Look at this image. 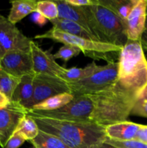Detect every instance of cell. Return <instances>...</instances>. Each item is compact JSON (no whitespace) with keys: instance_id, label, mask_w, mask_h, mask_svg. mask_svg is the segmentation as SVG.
I'll return each mask as SVG.
<instances>
[{"instance_id":"6da1fadb","label":"cell","mask_w":147,"mask_h":148,"mask_svg":"<svg viewBox=\"0 0 147 148\" xmlns=\"http://www.w3.org/2000/svg\"><path fill=\"white\" fill-rule=\"evenodd\" d=\"M39 130L59 137L69 148H89L105 141V127L93 121H61L30 115Z\"/></svg>"},{"instance_id":"7a4b0ae2","label":"cell","mask_w":147,"mask_h":148,"mask_svg":"<svg viewBox=\"0 0 147 148\" xmlns=\"http://www.w3.org/2000/svg\"><path fill=\"white\" fill-rule=\"evenodd\" d=\"M89 97L93 103L91 121L105 127L126 121L138 98L136 93L125 88L118 80Z\"/></svg>"},{"instance_id":"3957f363","label":"cell","mask_w":147,"mask_h":148,"mask_svg":"<svg viewBox=\"0 0 147 148\" xmlns=\"http://www.w3.org/2000/svg\"><path fill=\"white\" fill-rule=\"evenodd\" d=\"M117 80L139 98L147 85V60L140 40H128L120 52Z\"/></svg>"},{"instance_id":"277c9868","label":"cell","mask_w":147,"mask_h":148,"mask_svg":"<svg viewBox=\"0 0 147 148\" xmlns=\"http://www.w3.org/2000/svg\"><path fill=\"white\" fill-rule=\"evenodd\" d=\"M90 31L98 41L123 47L128 41L124 23L112 11L95 0L91 6L81 7Z\"/></svg>"},{"instance_id":"5b68a950","label":"cell","mask_w":147,"mask_h":148,"mask_svg":"<svg viewBox=\"0 0 147 148\" xmlns=\"http://www.w3.org/2000/svg\"><path fill=\"white\" fill-rule=\"evenodd\" d=\"M35 38L50 39L53 41L63 43V45L75 46L81 49L85 56H89L94 59H103L108 62V63L112 62L110 58L115 53L120 54L122 48L110 43L95 41L73 36L54 27H52L43 34L37 35Z\"/></svg>"},{"instance_id":"8992f818","label":"cell","mask_w":147,"mask_h":148,"mask_svg":"<svg viewBox=\"0 0 147 148\" xmlns=\"http://www.w3.org/2000/svg\"><path fill=\"white\" fill-rule=\"evenodd\" d=\"M118 78V62H109L99 66L91 76L77 81L67 82L71 94L74 96L90 95L104 90L112 85Z\"/></svg>"},{"instance_id":"52a82bcc","label":"cell","mask_w":147,"mask_h":148,"mask_svg":"<svg viewBox=\"0 0 147 148\" xmlns=\"http://www.w3.org/2000/svg\"><path fill=\"white\" fill-rule=\"evenodd\" d=\"M93 103L89 95L74 96V99L64 106L53 111H34L27 109V114L46 117L61 121H91Z\"/></svg>"},{"instance_id":"ba28073f","label":"cell","mask_w":147,"mask_h":148,"mask_svg":"<svg viewBox=\"0 0 147 148\" xmlns=\"http://www.w3.org/2000/svg\"><path fill=\"white\" fill-rule=\"evenodd\" d=\"M65 92L71 93L70 88L66 81L57 77L35 73L33 98L25 108L30 109L47 98Z\"/></svg>"},{"instance_id":"9c48e42d","label":"cell","mask_w":147,"mask_h":148,"mask_svg":"<svg viewBox=\"0 0 147 148\" xmlns=\"http://www.w3.org/2000/svg\"><path fill=\"white\" fill-rule=\"evenodd\" d=\"M31 41L7 17L0 14V59L14 51H28Z\"/></svg>"},{"instance_id":"30bf717a","label":"cell","mask_w":147,"mask_h":148,"mask_svg":"<svg viewBox=\"0 0 147 148\" xmlns=\"http://www.w3.org/2000/svg\"><path fill=\"white\" fill-rule=\"evenodd\" d=\"M27 113V108L14 101H11L6 108L0 109V146L1 147H4Z\"/></svg>"},{"instance_id":"8fae6325","label":"cell","mask_w":147,"mask_h":148,"mask_svg":"<svg viewBox=\"0 0 147 148\" xmlns=\"http://www.w3.org/2000/svg\"><path fill=\"white\" fill-rule=\"evenodd\" d=\"M0 69L15 77L33 73V65L30 51H14L0 59Z\"/></svg>"},{"instance_id":"7c38bea8","label":"cell","mask_w":147,"mask_h":148,"mask_svg":"<svg viewBox=\"0 0 147 148\" xmlns=\"http://www.w3.org/2000/svg\"><path fill=\"white\" fill-rule=\"evenodd\" d=\"M30 51L35 73L59 77L64 67L60 66L56 62L53 54L47 51L43 50L33 40L30 42Z\"/></svg>"},{"instance_id":"4fadbf2b","label":"cell","mask_w":147,"mask_h":148,"mask_svg":"<svg viewBox=\"0 0 147 148\" xmlns=\"http://www.w3.org/2000/svg\"><path fill=\"white\" fill-rule=\"evenodd\" d=\"M147 15V0H138L125 21V34L130 40H141L145 31Z\"/></svg>"},{"instance_id":"5bb4252c","label":"cell","mask_w":147,"mask_h":148,"mask_svg":"<svg viewBox=\"0 0 147 148\" xmlns=\"http://www.w3.org/2000/svg\"><path fill=\"white\" fill-rule=\"evenodd\" d=\"M141 124L131 121H122L110 124L105 127L107 138L116 141H131L135 140V137Z\"/></svg>"},{"instance_id":"9a60e30c","label":"cell","mask_w":147,"mask_h":148,"mask_svg":"<svg viewBox=\"0 0 147 148\" xmlns=\"http://www.w3.org/2000/svg\"><path fill=\"white\" fill-rule=\"evenodd\" d=\"M54 1L57 4L58 9H59V18L65 19V20L74 22V23L80 25L84 28L86 29L87 31L91 33L87 20H86V17H85L81 7L71 5V4H68L65 0L64 1L63 0H57V1Z\"/></svg>"},{"instance_id":"2e32d148","label":"cell","mask_w":147,"mask_h":148,"mask_svg":"<svg viewBox=\"0 0 147 148\" xmlns=\"http://www.w3.org/2000/svg\"><path fill=\"white\" fill-rule=\"evenodd\" d=\"M35 72L22 77L14 90L11 101L19 103L24 107L32 99L34 92Z\"/></svg>"},{"instance_id":"e0dca14e","label":"cell","mask_w":147,"mask_h":148,"mask_svg":"<svg viewBox=\"0 0 147 148\" xmlns=\"http://www.w3.org/2000/svg\"><path fill=\"white\" fill-rule=\"evenodd\" d=\"M10 3L12 6L7 19L12 24L15 25L26 16L36 12L37 1L35 0H15Z\"/></svg>"},{"instance_id":"ac0fdd59","label":"cell","mask_w":147,"mask_h":148,"mask_svg":"<svg viewBox=\"0 0 147 148\" xmlns=\"http://www.w3.org/2000/svg\"><path fill=\"white\" fill-rule=\"evenodd\" d=\"M50 22L53 25V27L57 29V30H61L64 33L78 36V37L98 41L96 38L92 33H89L86 29L84 28L82 26L74 23V22L61 18H56Z\"/></svg>"},{"instance_id":"d6986e66","label":"cell","mask_w":147,"mask_h":148,"mask_svg":"<svg viewBox=\"0 0 147 148\" xmlns=\"http://www.w3.org/2000/svg\"><path fill=\"white\" fill-rule=\"evenodd\" d=\"M138 0H97L98 3L116 14L124 23Z\"/></svg>"},{"instance_id":"ffe728a7","label":"cell","mask_w":147,"mask_h":148,"mask_svg":"<svg viewBox=\"0 0 147 148\" xmlns=\"http://www.w3.org/2000/svg\"><path fill=\"white\" fill-rule=\"evenodd\" d=\"M99 66L95 62L89 64L83 68L72 67L69 69L64 68L59 78L63 79L66 82H73L82 80L93 75L98 69Z\"/></svg>"},{"instance_id":"44dd1931","label":"cell","mask_w":147,"mask_h":148,"mask_svg":"<svg viewBox=\"0 0 147 148\" xmlns=\"http://www.w3.org/2000/svg\"><path fill=\"white\" fill-rule=\"evenodd\" d=\"M74 99V95L69 92L59 94L47 98L33 106L30 110L34 111H53L64 106Z\"/></svg>"},{"instance_id":"7402d4cb","label":"cell","mask_w":147,"mask_h":148,"mask_svg":"<svg viewBox=\"0 0 147 148\" xmlns=\"http://www.w3.org/2000/svg\"><path fill=\"white\" fill-rule=\"evenodd\" d=\"M30 143L35 148H69L59 137L40 130L37 137Z\"/></svg>"},{"instance_id":"603a6c76","label":"cell","mask_w":147,"mask_h":148,"mask_svg":"<svg viewBox=\"0 0 147 148\" xmlns=\"http://www.w3.org/2000/svg\"><path fill=\"white\" fill-rule=\"evenodd\" d=\"M15 132L22 136L24 140L30 142L37 137L39 129L35 121L31 117L26 115L20 121Z\"/></svg>"},{"instance_id":"cb8c5ba5","label":"cell","mask_w":147,"mask_h":148,"mask_svg":"<svg viewBox=\"0 0 147 148\" xmlns=\"http://www.w3.org/2000/svg\"><path fill=\"white\" fill-rule=\"evenodd\" d=\"M20 79L0 69V92L4 94L11 101Z\"/></svg>"},{"instance_id":"d4e9b609","label":"cell","mask_w":147,"mask_h":148,"mask_svg":"<svg viewBox=\"0 0 147 148\" xmlns=\"http://www.w3.org/2000/svg\"><path fill=\"white\" fill-rule=\"evenodd\" d=\"M36 12L41 14L49 21L59 18V9L54 1H37Z\"/></svg>"},{"instance_id":"484cf974","label":"cell","mask_w":147,"mask_h":148,"mask_svg":"<svg viewBox=\"0 0 147 148\" xmlns=\"http://www.w3.org/2000/svg\"><path fill=\"white\" fill-rule=\"evenodd\" d=\"M80 53L82 52L79 48L70 45H63L53 56L55 59H61L65 62H67L72 58L78 56Z\"/></svg>"},{"instance_id":"4316f807","label":"cell","mask_w":147,"mask_h":148,"mask_svg":"<svg viewBox=\"0 0 147 148\" xmlns=\"http://www.w3.org/2000/svg\"><path fill=\"white\" fill-rule=\"evenodd\" d=\"M131 115L147 118V94L140 95L131 110Z\"/></svg>"},{"instance_id":"83f0119b","label":"cell","mask_w":147,"mask_h":148,"mask_svg":"<svg viewBox=\"0 0 147 148\" xmlns=\"http://www.w3.org/2000/svg\"><path fill=\"white\" fill-rule=\"evenodd\" d=\"M106 143L115 146L119 148H147V145L143 144L140 142L135 140H131V141H116V140H110L106 138L105 140Z\"/></svg>"},{"instance_id":"f1b7e54d","label":"cell","mask_w":147,"mask_h":148,"mask_svg":"<svg viewBox=\"0 0 147 148\" xmlns=\"http://www.w3.org/2000/svg\"><path fill=\"white\" fill-rule=\"evenodd\" d=\"M25 141L22 136L20 135L17 132H14L7 142L4 148H19Z\"/></svg>"},{"instance_id":"f546056e","label":"cell","mask_w":147,"mask_h":148,"mask_svg":"<svg viewBox=\"0 0 147 148\" xmlns=\"http://www.w3.org/2000/svg\"><path fill=\"white\" fill-rule=\"evenodd\" d=\"M134 140L147 145V125L141 124V127L137 132Z\"/></svg>"},{"instance_id":"4dcf8cb0","label":"cell","mask_w":147,"mask_h":148,"mask_svg":"<svg viewBox=\"0 0 147 148\" xmlns=\"http://www.w3.org/2000/svg\"><path fill=\"white\" fill-rule=\"evenodd\" d=\"M65 1L71 5L78 7L91 6L95 4V0H65Z\"/></svg>"},{"instance_id":"1f68e13d","label":"cell","mask_w":147,"mask_h":148,"mask_svg":"<svg viewBox=\"0 0 147 148\" xmlns=\"http://www.w3.org/2000/svg\"><path fill=\"white\" fill-rule=\"evenodd\" d=\"M32 20L34 22L35 24L38 25L39 26H43L47 23V19L45 18L41 14H40L37 12H35L33 13L32 15Z\"/></svg>"},{"instance_id":"d6a6232c","label":"cell","mask_w":147,"mask_h":148,"mask_svg":"<svg viewBox=\"0 0 147 148\" xmlns=\"http://www.w3.org/2000/svg\"><path fill=\"white\" fill-rule=\"evenodd\" d=\"M10 102H11V101L8 97L6 96L4 94L0 92V109L6 108L10 104Z\"/></svg>"},{"instance_id":"836d02e7","label":"cell","mask_w":147,"mask_h":148,"mask_svg":"<svg viewBox=\"0 0 147 148\" xmlns=\"http://www.w3.org/2000/svg\"><path fill=\"white\" fill-rule=\"evenodd\" d=\"M89 148H119L115 146L109 144V143H106L105 141L100 142V143H98L97 144L93 145L92 146L89 147Z\"/></svg>"},{"instance_id":"e575fe53","label":"cell","mask_w":147,"mask_h":148,"mask_svg":"<svg viewBox=\"0 0 147 148\" xmlns=\"http://www.w3.org/2000/svg\"><path fill=\"white\" fill-rule=\"evenodd\" d=\"M141 43L144 51H147V30H145L141 38Z\"/></svg>"},{"instance_id":"d590c367","label":"cell","mask_w":147,"mask_h":148,"mask_svg":"<svg viewBox=\"0 0 147 148\" xmlns=\"http://www.w3.org/2000/svg\"><path fill=\"white\" fill-rule=\"evenodd\" d=\"M142 94H147V85H146V87L145 88V89L144 90V91L141 92V95H142Z\"/></svg>"},{"instance_id":"8d00e7d4","label":"cell","mask_w":147,"mask_h":148,"mask_svg":"<svg viewBox=\"0 0 147 148\" xmlns=\"http://www.w3.org/2000/svg\"><path fill=\"white\" fill-rule=\"evenodd\" d=\"M145 30H147V15H146V25H145Z\"/></svg>"},{"instance_id":"74e56055","label":"cell","mask_w":147,"mask_h":148,"mask_svg":"<svg viewBox=\"0 0 147 148\" xmlns=\"http://www.w3.org/2000/svg\"><path fill=\"white\" fill-rule=\"evenodd\" d=\"M144 53H145L146 59V60H147V51H144Z\"/></svg>"}]
</instances>
